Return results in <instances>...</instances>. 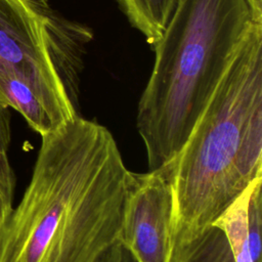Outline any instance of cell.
<instances>
[{"instance_id": "6da1fadb", "label": "cell", "mask_w": 262, "mask_h": 262, "mask_svg": "<svg viewBox=\"0 0 262 262\" xmlns=\"http://www.w3.org/2000/svg\"><path fill=\"white\" fill-rule=\"evenodd\" d=\"M133 176L95 121L79 116L41 136L30 183L0 232V262H96L120 238Z\"/></svg>"}, {"instance_id": "7a4b0ae2", "label": "cell", "mask_w": 262, "mask_h": 262, "mask_svg": "<svg viewBox=\"0 0 262 262\" xmlns=\"http://www.w3.org/2000/svg\"><path fill=\"white\" fill-rule=\"evenodd\" d=\"M262 178V24L241 42L174 159L171 257ZM171 260V258H170Z\"/></svg>"}, {"instance_id": "3957f363", "label": "cell", "mask_w": 262, "mask_h": 262, "mask_svg": "<svg viewBox=\"0 0 262 262\" xmlns=\"http://www.w3.org/2000/svg\"><path fill=\"white\" fill-rule=\"evenodd\" d=\"M255 23L247 0H179L138 102L148 171L178 156Z\"/></svg>"}, {"instance_id": "277c9868", "label": "cell", "mask_w": 262, "mask_h": 262, "mask_svg": "<svg viewBox=\"0 0 262 262\" xmlns=\"http://www.w3.org/2000/svg\"><path fill=\"white\" fill-rule=\"evenodd\" d=\"M92 30L49 5L0 0V70L13 72L60 125L79 117V86Z\"/></svg>"}, {"instance_id": "5b68a950", "label": "cell", "mask_w": 262, "mask_h": 262, "mask_svg": "<svg viewBox=\"0 0 262 262\" xmlns=\"http://www.w3.org/2000/svg\"><path fill=\"white\" fill-rule=\"evenodd\" d=\"M174 160L145 173H134L121 242L138 262H170L173 222Z\"/></svg>"}, {"instance_id": "8992f818", "label": "cell", "mask_w": 262, "mask_h": 262, "mask_svg": "<svg viewBox=\"0 0 262 262\" xmlns=\"http://www.w3.org/2000/svg\"><path fill=\"white\" fill-rule=\"evenodd\" d=\"M0 101L18 112L41 136L62 126L24 81L3 69L0 70Z\"/></svg>"}, {"instance_id": "52a82bcc", "label": "cell", "mask_w": 262, "mask_h": 262, "mask_svg": "<svg viewBox=\"0 0 262 262\" xmlns=\"http://www.w3.org/2000/svg\"><path fill=\"white\" fill-rule=\"evenodd\" d=\"M131 26L154 49L178 5L179 0H117Z\"/></svg>"}, {"instance_id": "ba28073f", "label": "cell", "mask_w": 262, "mask_h": 262, "mask_svg": "<svg viewBox=\"0 0 262 262\" xmlns=\"http://www.w3.org/2000/svg\"><path fill=\"white\" fill-rule=\"evenodd\" d=\"M259 179L262 178L252 182L212 224L225 235L234 262H253L249 246L248 206L251 191Z\"/></svg>"}, {"instance_id": "9c48e42d", "label": "cell", "mask_w": 262, "mask_h": 262, "mask_svg": "<svg viewBox=\"0 0 262 262\" xmlns=\"http://www.w3.org/2000/svg\"><path fill=\"white\" fill-rule=\"evenodd\" d=\"M170 262H234V259L222 230L211 225L176 252Z\"/></svg>"}, {"instance_id": "30bf717a", "label": "cell", "mask_w": 262, "mask_h": 262, "mask_svg": "<svg viewBox=\"0 0 262 262\" xmlns=\"http://www.w3.org/2000/svg\"><path fill=\"white\" fill-rule=\"evenodd\" d=\"M11 141V114L0 101V232L13 209L15 175L9 163Z\"/></svg>"}, {"instance_id": "8fae6325", "label": "cell", "mask_w": 262, "mask_h": 262, "mask_svg": "<svg viewBox=\"0 0 262 262\" xmlns=\"http://www.w3.org/2000/svg\"><path fill=\"white\" fill-rule=\"evenodd\" d=\"M261 183L259 179L250 194L248 206V234L250 253L253 262H261V225H262V203Z\"/></svg>"}, {"instance_id": "7c38bea8", "label": "cell", "mask_w": 262, "mask_h": 262, "mask_svg": "<svg viewBox=\"0 0 262 262\" xmlns=\"http://www.w3.org/2000/svg\"><path fill=\"white\" fill-rule=\"evenodd\" d=\"M96 262H138L133 254L121 243L116 242L110 247Z\"/></svg>"}, {"instance_id": "4fadbf2b", "label": "cell", "mask_w": 262, "mask_h": 262, "mask_svg": "<svg viewBox=\"0 0 262 262\" xmlns=\"http://www.w3.org/2000/svg\"><path fill=\"white\" fill-rule=\"evenodd\" d=\"M252 9L254 19L257 23H262V0H247Z\"/></svg>"}, {"instance_id": "5bb4252c", "label": "cell", "mask_w": 262, "mask_h": 262, "mask_svg": "<svg viewBox=\"0 0 262 262\" xmlns=\"http://www.w3.org/2000/svg\"><path fill=\"white\" fill-rule=\"evenodd\" d=\"M36 3H39V4H43V5H48V0H32Z\"/></svg>"}]
</instances>
